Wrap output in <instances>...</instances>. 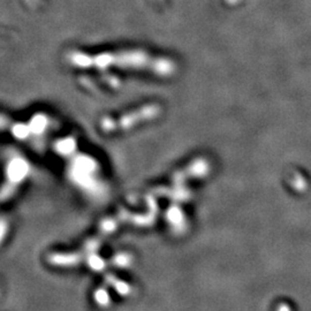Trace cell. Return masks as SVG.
<instances>
[{
	"instance_id": "1",
	"label": "cell",
	"mask_w": 311,
	"mask_h": 311,
	"mask_svg": "<svg viewBox=\"0 0 311 311\" xmlns=\"http://www.w3.org/2000/svg\"><path fill=\"white\" fill-rule=\"evenodd\" d=\"M28 173V165L23 160L16 159L11 163L8 166V176L11 181L20 182L24 179V176Z\"/></svg>"
},
{
	"instance_id": "2",
	"label": "cell",
	"mask_w": 311,
	"mask_h": 311,
	"mask_svg": "<svg viewBox=\"0 0 311 311\" xmlns=\"http://www.w3.org/2000/svg\"><path fill=\"white\" fill-rule=\"evenodd\" d=\"M51 260L55 264H60V265H70L74 264L77 260V257L74 255H56L53 256Z\"/></svg>"
},
{
	"instance_id": "3",
	"label": "cell",
	"mask_w": 311,
	"mask_h": 311,
	"mask_svg": "<svg viewBox=\"0 0 311 311\" xmlns=\"http://www.w3.org/2000/svg\"><path fill=\"white\" fill-rule=\"evenodd\" d=\"M91 262H94V263H91V266L93 268H95V269H101L102 268V260L99 259V258H96V257H91Z\"/></svg>"
},
{
	"instance_id": "4",
	"label": "cell",
	"mask_w": 311,
	"mask_h": 311,
	"mask_svg": "<svg viewBox=\"0 0 311 311\" xmlns=\"http://www.w3.org/2000/svg\"><path fill=\"white\" fill-rule=\"evenodd\" d=\"M5 233H6V224L4 221H0V241L3 240Z\"/></svg>"
},
{
	"instance_id": "5",
	"label": "cell",
	"mask_w": 311,
	"mask_h": 311,
	"mask_svg": "<svg viewBox=\"0 0 311 311\" xmlns=\"http://www.w3.org/2000/svg\"><path fill=\"white\" fill-rule=\"evenodd\" d=\"M278 311H292L289 309V306L288 305H286V304H284V305H280L279 306V310Z\"/></svg>"
}]
</instances>
